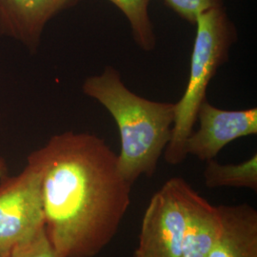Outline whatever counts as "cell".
Masks as SVG:
<instances>
[{
    "label": "cell",
    "mask_w": 257,
    "mask_h": 257,
    "mask_svg": "<svg viewBox=\"0 0 257 257\" xmlns=\"http://www.w3.org/2000/svg\"><path fill=\"white\" fill-rule=\"evenodd\" d=\"M7 175V166L5 160L0 156V178Z\"/></svg>",
    "instance_id": "obj_14"
},
{
    "label": "cell",
    "mask_w": 257,
    "mask_h": 257,
    "mask_svg": "<svg viewBox=\"0 0 257 257\" xmlns=\"http://www.w3.org/2000/svg\"><path fill=\"white\" fill-rule=\"evenodd\" d=\"M220 229L218 207L193 190L188 207L181 257H209Z\"/></svg>",
    "instance_id": "obj_9"
},
{
    "label": "cell",
    "mask_w": 257,
    "mask_h": 257,
    "mask_svg": "<svg viewBox=\"0 0 257 257\" xmlns=\"http://www.w3.org/2000/svg\"><path fill=\"white\" fill-rule=\"evenodd\" d=\"M82 91L108 110L119 130L120 174L131 184L140 176L156 174L171 140L175 103L149 100L130 91L119 72L107 66L103 73L88 77Z\"/></svg>",
    "instance_id": "obj_2"
},
{
    "label": "cell",
    "mask_w": 257,
    "mask_h": 257,
    "mask_svg": "<svg viewBox=\"0 0 257 257\" xmlns=\"http://www.w3.org/2000/svg\"><path fill=\"white\" fill-rule=\"evenodd\" d=\"M206 162L204 179L208 188H246L256 192V154L238 164H220L215 159Z\"/></svg>",
    "instance_id": "obj_10"
},
{
    "label": "cell",
    "mask_w": 257,
    "mask_h": 257,
    "mask_svg": "<svg viewBox=\"0 0 257 257\" xmlns=\"http://www.w3.org/2000/svg\"><path fill=\"white\" fill-rule=\"evenodd\" d=\"M193 189L181 177L167 180L144 212L134 257H181Z\"/></svg>",
    "instance_id": "obj_4"
},
{
    "label": "cell",
    "mask_w": 257,
    "mask_h": 257,
    "mask_svg": "<svg viewBox=\"0 0 257 257\" xmlns=\"http://www.w3.org/2000/svg\"><path fill=\"white\" fill-rule=\"evenodd\" d=\"M7 257H59L48 239L45 229L20 243Z\"/></svg>",
    "instance_id": "obj_12"
},
{
    "label": "cell",
    "mask_w": 257,
    "mask_h": 257,
    "mask_svg": "<svg viewBox=\"0 0 257 257\" xmlns=\"http://www.w3.org/2000/svg\"><path fill=\"white\" fill-rule=\"evenodd\" d=\"M125 15L132 35L138 46L152 52L156 46V37L149 16L151 0H109Z\"/></svg>",
    "instance_id": "obj_11"
},
{
    "label": "cell",
    "mask_w": 257,
    "mask_h": 257,
    "mask_svg": "<svg viewBox=\"0 0 257 257\" xmlns=\"http://www.w3.org/2000/svg\"><path fill=\"white\" fill-rule=\"evenodd\" d=\"M78 0H0V34L37 51L48 22Z\"/></svg>",
    "instance_id": "obj_7"
},
{
    "label": "cell",
    "mask_w": 257,
    "mask_h": 257,
    "mask_svg": "<svg viewBox=\"0 0 257 257\" xmlns=\"http://www.w3.org/2000/svg\"><path fill=\"white\" fill-rule=\"evenodd\" d=\"M221 229L209 257H257V211L248 203L217 206Z\"/></svg>",
    "instance_id": "obj_8"
},
{
    "label": "cell",
    "mask_w": 257,
    "mask_h": 257,
    "mask_svg": "<svg viewBox=\"0 0 257 257\" xmlns=\"http://www.w3.org/2000/svg\"><path fill=\"white\" fill-rule=\"evenodd\" d=\"M166 5L180 18L194 24L196 18L205 11L223 6V0H164Z\"/></svg>",
    "instance_id": "obj_13"
},
{
    "label": "cell",
    "mask_w": 257,
    "mask_h": 257,
    "mask_svg": "<svg viewBox=\"0 0 257 257\" xmlns=\"http://www.w3.org/2000/svg\"><path fill=\"white\" fill-rule=\"evenodd\" d=\"M195 39L191 56L189 79L182 97L175 103L171 140L164 151L166 162L179 165L188 156L186 144L196 122L197 111L212 77L229 60L230 48L237 41V30L224 6L200 14L194 23Z\"/></svg>",
    "instance_id": "obj_3"
},
{
    "label": "cell",
    "mask_w": 257,
    "mask_h": 257,
    "mask_svg": "<svg viewBox=\"0 0 257 257\" xmlns=\"http://www.w3.org/2000/svg\"><path fill=\"white\" fill-rule=\"evenodd\" d=\"M44 229L40 174L28 161L16 176L0 178V257Z\"/></svg>",
    "instance_id": "obj_5"
},
{
    "label": "cell",
    "mask_w": 257,
    "mask_h": 257,
    "mask_svg": "<svg viewBox=\"0 0 257 257\" xmlns=\"http://www.w3.org/2000/svg\"><path fill=\"white\" fill-rule=\"evenodd\" d=\"M199 127L187 140V155L202 161L215 159L221 150L230 142L257 134V109L222 110L207 99L197 111Z\"/></svg>",
    "instance_id": "obj_6"
},
{
    "label": "cell",
    "mask_w": 257,
    "mask_h": 257,
    "mask_svg": "<svg viewBox=\"0 0 257 257\" xmlns=\"http://www.w3.org/2000/svg\"><path fill=\"white\" fill-rule=\"evenodd\" d=\"M40 174L48 239L59 257H94L116 235L133 184L117 155L90 133L65 132L28 156Z\"/></svg>",
    "instance_id": "obj_1"
}]
</instances>
